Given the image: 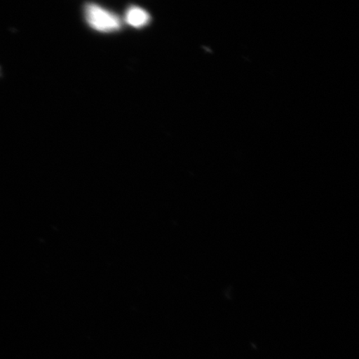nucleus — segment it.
Listing matches in <instances>:
<instances>
[{
  "label": "nucleus",
  "instance_id": "nucleus-1",
  "mask_svg": "<svg viewBox=\"0 0 359 359\" xmlns=\"http://www.w3.org/2000/svg\"><path fill=\"white\" fill-rule=\"evenodd\" d=\"M85 13L88 25L95 30L107 33L120 29L119 18L97 4H88Z\"/></svg>",
  "mask_w": 359,
  "mask_h": 359
},
{
  "label": "nucleus",
  "instance_id": "nucleus-2",
  "mask_svg": "<svg viewBox=\"0 0 359 359\" xmlns=\"http://www.w3.org/2000/svg\"><path fill=\"white\" fill-rule=\"evenodd\" d=\"M126 20L129 25L135 27V28H141L148 24V22L150 21V16L143 8L132 7L128 11Z\"/></svg>",
  "mask_w": 359,
  "mask_h": 359
}]
</instances>
